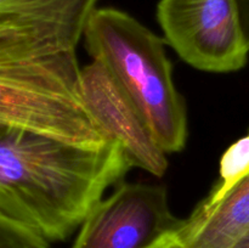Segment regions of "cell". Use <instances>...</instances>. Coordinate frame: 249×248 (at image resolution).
I'll return each mask as SVG.
<instances>
[{"label":"cell","mask_w":249,"mask_h":248,"mask_svg":"<svg viewBox=\"0 0 249 248\" xmlns=\"http://www.w3.org/2000/svg\"><path fill=\"white\" fill-rule=\"evenodd\" d=\"M131 168L114 140L83 147L0 124V211L49 242L70 237Z\"/></svg>","instance_id":"1"},{"label":"cell","mask_w":249,"mask_h":248,"mask_svg":"<svg viewBox=\"0 0 249 248\" xmlns=\"http://www.w3.org/2000/svg\"><path fill=\"white\" fill-rule=\"evenodd\" d=\"M75 48L33 26L0 21V124L83 147L109 141L83 99Z\"/></svg>","instance_id":"2"},{"label":"cell","mask_w":249,"mask_h":248,"mask_svg":"<svg viewBox=\"0 0 249 248\" xmlns=\"http://www.w3.org/2000/svg\"><path fill=\"white\" fill-rule=\"evenodd\" d=\"M83 36L92 60L108 68L162 150L180 152L187 140V113L173 80L165 39L112 7L95 9Z\"/></svg>","instance_id":"3"},{"label":"cell","mask_w":249,"mask_h":248,"mask_svg":"<svg viewBox=\"0 0 249 248\" xmlns=\"http://www.w3.org/2000/svg\"><path fill=\"white\" fill-rule=\"evenodd\" d=\"M157 18L165 41L197 70L229 73L247 63L236 0H160Z\"/></svg>","instance_id":"4"},{"label":"cell","mask_w":249,"mask_h":248,"mask_svg":"<svg viewBox=\"0 0 249 248\" xmlns=\"http://www.w3.org/2000/svg\"><path fill=\"white\" fill-rule=\"evenodd\" d=\"M182 223L165 187L123 182L87 216L72 248H150Z\"/></svg>","instance_id":"5"},{"label":"cell","mask_w":249,"mask_h":248,"mask_svg":"<svg viewBox=\"0 0 249 248\" xmlns=\"http://www.w3.org/2000/svg\"><path fill=\"white\" fill-rule=\"evenodd\" d=\"M80 88L90 114L106 138L123 147L133 167L162 177L168 169L167 153L108 68L92 60L80 70Z\"/></svg>","instance_id":"6"},{"label":"cell","mask_w":249,"mask_h":248,"mask_svg":"<svg viewBox=\"0 0 249 248\" xmlns=\"http://www.w3.org/2000/svg\"><path fill=\"white\" fill-rule=\"evenodd\" d=\"M249 230V172L218 202L199 203L177 231L186 248H230Z\"/></svg>","instance_id":"7"},{"label":"cell","mask_w":249,"mask_h":248,"mask_svg":"<svg viewBox=\"0 0 249 248\" xmlns=\"http://www.w3.org/2000/svg\"><path fill=\"white\" fill-rule=\"evenodd\" d=\"M97 0H0V21L33 26L77 46Z\"/></svg>","instance_id":"8"},{"label":"cell","mask_w":249,"mask_h":248,"mask_svg":"<svg viewBox=\"0 0 249 248\" xmlns=\"http://www.w3.org/2000/svg\"><path fill=\"white\" fill-rule=\"evenodd\" d=\"M249 172V130L224 152L219 164V179L201 204L218 202L246 173Z\"/></svg>","instance_id":"9"},{"label":"cell","mask_w":249,"mask_h":248,"mask_svg":"<svg viewBox=\"0 0 249 248\" xmlns=\"http://www.w3.org/2000/svg\"><path fill=\"white\" fill-rule=\"evenodd\" d=\"M0 248L51 247L46 238L0 211Z\"/></svg>","instance_id":"10"},{"label":"cell","mask_w":249,"mask_h":248,"mask_svg":"<svg viewBox=\"0 0 249 248\" xmlns=\"http://www.w3.org/2000/svg\"><path fill=\"white\" fill-rule=\"evenodd\" d=\"M243 35L249 49V0H236Z\"/></svg>","instance_id":"11"},{"label":"cell","mask_w":249,"mask_h":248,"mask_svg":"<svg viewBox=\"0 0 249 248\" xmlns=\"http://www.w3.org/2000/svg\"><path fill=\"white\" fill-rule=\"evenodd\" d=\"M150 248H186L184 243L181 242L179 237H178L177 232H173L170 235L164 236L163 238H160L158 242H156L155 245L151 246Z\"/></svg>","instance_id":"12"},{"label":"cell","mask_w":249,"mask_h":248,"mask_svg":"<svg viewBox=\"0 0 249 248\" xmlns=\"http://www.w3.org/2000/svg\"><path fill=\"white\" fill-rule=\"evenodd\" d=\"M230 248H249V230L246 231L241 237H238Z\"/></svg>","instance_id":"13"}]
</instances>
